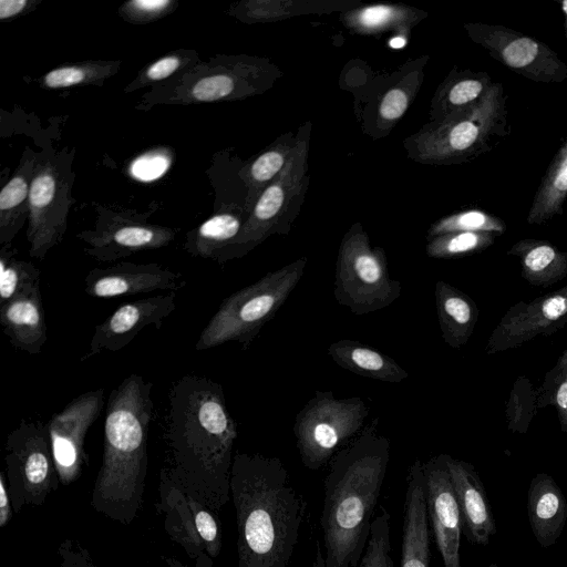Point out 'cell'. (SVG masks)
Instances as JSON below:
<instances>
[{
  "instance_id": "8d00e7d4",
  "label": "cell",
  "mask_w": 567,
  "mask_h": 567,
  "mask_svg": "<svg viewBox=\"0 0 567 567\" xmlns=\"http://www.w3.org/2000/svg\"><path fill=\"white\" fill-rule=\"evenodd\" d=\"M403 12L388 6H373L361 10L355 21L359 27L377 30L390 25L402 17Z\"/></svg>"
},
{
  "instance_id": "2e32d148",
  "label": "cell",
  "mask_w": 567,
  "mask_h": 567,
  "mask_svg": "<svg viewBox=\"0 0 567 567\" xmlns=\"http://www.w3.org/2000/svg\"><path fill=\"white\" fill-rule=\"evenodd\" d=\"M175 299L176 293L172 291L122 303L95 327L89 350L81 361L103 351H120L146 327L159 329L163 321L176 309Z\"/></svg>"
},
{
  "instance_id": "bcb514c9",
  "label": "cell",
  "mask_w": 567,
  "mask_h": 567,
  "mask_svg": "<svg viewBox=\"0 0 567 567\" xmlns=\"http://www.w3.org/2000/svg\"><path fill=\"white\" fill-rule=\"evenodd\" d=\"M27 6L25 0H1L0 1V18H11L21 12Z\"/></svg>"
},
{
  "instance_id": "4fadbf2b",
  "label": "cell",
  "mask_w": 567,
  "mask_h": 567,
  "mask_svg": "<svg viewBox=\"0 0 567 567\" xmlns=\"http://www.w3.org/2000/svg\"><path fill=\"white\" fill-rule=\"evenodd\" d=\"M567 323V286L529 302L513 305L502 317L485 347L487 354L515 349L538 336H550Z\"/></svg>"
},
{
  "instance_id": "f907efd6",
  "label": "cell",
  "mask_w": 567,
  "mask_h": 567,
  "mask_svg": "<svg viewBox=\"0 0 567 567\" xmlns=\"http://www.w3.org/2000/svg\"><path fill=\"white\" fill-rule=\"evenodd\" d=\"M487 567H498V565L497 564H491Z\"/></svg>"
},
{
  "instance_id": "cb8c5ba5",
  "label": "cell",
  "mask_w": 567,
  "mask_h": 567,
  "mask_svg": "<svg viewBox=\"0 0 567 567\" xmlns=\"http://www.w3.org/2000/svg\"><path fill=\"white\" fill-rule=\"evenodd\" d=\"M327 352L339 367L358 375L390 383H399L409 377L394 359L360 341L338 340Z\"/></svg>"
},
{
  "instance_id": "52a82bcc",
  "label": "cell",
  "mask_w": 567,
  "mask_h": 567,
  "mask_svg": "<svg viewBox=\"0 0 567 567\" xmlns=\"http://www.w3.org/2000/svg\"><path fill=\"white\" fill-rule=\"evenodd\" d=\"M402 292L389 274L385 252L371 247L367 234L354 226L344 236L337 258L333 295L354 315H368L394 302Z\"/></svg>"
},
{
  "instance_id": "f6af8a7d",
  "label": "cell",
  "mask_w": 567,
  "mask_h": 567,
  "mask_svg": "<svg viewBox=\"0 0 567 567\" xmlns=\"http://www.w3.org/2000/svg\"><path fill=\"white\" fill-rule=\"evenodd\" d=\"M161 558L168 567H189L172 556L162 555ZM194 561V567H214L213 558L206 553L199 554Z\"/></svg>"
},
{
  "instance_id": "7dc6e473",
  "label": "cell",
  "mask_w": 567,
  "mask_h": 567,
  "mask_svg": "<svg viewBox=\"0 0 567 567\" xmlns=\"http://www.w3.org/2000/svg\"><path fill=\"white\" fill-rule=\"evenodd\" d=\"M312 567H327L324 560V554L321 548V544L319 540L316 542V551L313 557Z\"/></svg>"
},
{
  "instance_id": "277c9868",
  "label": "cell",
  "mask_w": 567,
  "mask_h": 567,
  "mask_svg": "<svg viewBox=\"0 0 567 567\" xmlns=\"http://www.w3.org/2000/svg\"><path fill=\"white\" fill-rule=\"evenodd\" d=\"M152 389L151 382L134 373L114 388L107 400L102 464L91 505L123 525L133 523L144 503L147 437L154 413Z\"/></svg>"
},
{
  "instance_id": "f546056e",
  "label": "cell",
  "mask_w": 567,
  "mask_h": 567,
  "mask_svg": "<svg viewBox=\"0 0 567 567\" xmlns=\"http://www.w3.org/2000/svg\"><path fill=\"white\" fill-rule=\"evenodd\" d=\"M494 233L458 231L433 237L429 240V257L451 259L481 252L495 243Z\"/></svg>"
},
{
  "instance_id": "681fc988",
  "label": "cell",
  "mask_w": 567,
  "mask_h": 567,
  "mask_svg": "<svg viewBox=\"0 0 567 567\" xmlns=\"http://www.w3.org/2000/svg\"><path fill=\"white\" fill-rule=\"evenodd\" d=\"M560 7H561V11L565 17L564 30H565V37L567 38V0H563Z\"/></svg>"
},
{
  "instance_id": "836d02e7",
  "label": "cell",
  "mask_w": 567,
  "mask_h": 567,
  "mask_svg": "<svg viewBox=\"0 0 567 567\" xmlns=\"http://www.w3.org/2000/svg\"><path fill=\"white\" fill-rule=\"evenodd\" d=\"M390 513L384 506L371 524L370 536L359 567H394L390 542Z\"/></svg>"
},
{
  "instance_id": "5bb4252c",
  "label": "cell",
  "mask_w": 567,
  "mask_h": 567,
  "mask_svg": "<svg viewBox=\"0 0 567 567\" xmlns=\"http://www.w3.org/2000/svg\"><path fill=\"white\" fill-rule=\"evenodd\" d=\"M446 455L440 454L422 462L426 512L444 567H462V519Z\"/></svg>"
},
{
  "instance_id": "d590c367",
  "label": "cell",
  "mask_w": 567,
  "mask_h": 567,
  "mask_svg": "<svg viewBox=\"0 0 567 567\" xmlns=\"http://www.w3.org/2000/svg\"><path fill=\"white\" fill-rule=\"evenodd\" d=\"M168 166L169 159L166 155L153 152L135 159L131 166V173L140 181L150 182L161 177Z\"/></svg>"
},
{
  "instance_id": "7bdbcfd3",
  "label": "cell",
  "mask_w": 567,
  "mask_h": 567,
  "mask_svg": "<svg viewBox=\"0 0 567 567\" xmlns=\"http://www.w3.org/2000/svg\"><path fill=\"white\" fill-rule=\"evenodd\" d=\"M181 64V60L175 55H168L153 63L146 71L150 80H163L174 73Z\"/></svg>"
},
{
  "instance_id": "e575fe53",
  "label": "cell",
  "mask_w": 567,
  "mask_h": 567,
  "mask_svg": "<svg viewBox=\"0 0 567 567\" xmlns=\"http://www.w3.org/2000/svg\"><path fill=\"white\" fill-rule=\"evenodd\" d=\"M234 89V81L225 74H215L198 81L192 94L195 100L210 102L223 99L230 94Z\"/></svg>"
},
{
  "instance_id": "30bf717a",
  "label": "cell",
  "mask_w": 567,
  "mask_h": 567,
  "mask_svg": "<svg viewBox=\"0 0 567 567\" xmlns=\"http://www.w3.org/2000/svg\"><path fill=\"white\" fill-rule=\"evenodd\" d=\"M155 508L164 518L166 534L190 559L202 553L218 557L223 540L217 514L173 481L163 467Z\"/></svg>"
},
{
  "instance_id": "7402d4cb",
  "label": "cell",
  "mask_w": 567,
  "mask_h": 567,
  "mask_svg": "<svg viewBox=\"0 0 567 567\" xmlns=\"http://www.w3.org/2000/svg\"><path fill=\"white\" fill-rule=\"evenodd\" d=\"M174 237L171 229L142 225L113 227L100 235L86 236L87 252L100 261H113L133 252L167 245Z\"/></svg>"
},
{
  "instance_id": "d6986e66",
  "label": "cell",
  "mask_w": 567,
  "mask_h": 567,
  "mask_svg": "<svg viewBox=\"0 0 567 567\" xmlns=\"http://www.w3.org/2000/svg\"><path fill=\"white\" fill-rule=\"evenodd\" d=\"M422 462L415 460L406 476L401 567H430V526Z\"/></svg>"
},
{
  "instance_id": "9a60e30c",
  "label": "cell",
  "mask_w": 567,
  "mask_h": 567,
  "mask_svg": "<svg viewBox=\"0 0 567 567\" xmlns=\"http://www.w3.org/2000/svg\"><path fill=\"white\" fill-rule=\"evenodd\" d=\"M69 186L49 164L40 167L31 179L29 194L30 256L42 259L65 230L70 206Z\"/></svg>"
},
{
  "instance_id": "d4e9b609",
  "label": "cell",
  "mask_w": 567,
  "mask_h": 567,
  "mask_svg": "<svg viewBox=\"0 0 567 567\" xmlns=\"http://www.w3.org/2000/svg\"><path fill=\"white\" fill-rule=\"evenodd\" d=\"M507 255L519 258L522 278L532 286L547 288L567 277V251L547 240L520 239Z\"/></svg>"
},
{
  "instance_id": "d6a6232c",
  "label": "cell",
  "mask_w": 567,
  "mask_h": 567,
  "mask_svg": "<svg viewBox=\"0 0 567 567\" xmlns=\"http://www.w3.org/2000/svg\"><path fill=\"white\" fill-rule=\"evenodd\" d=\"M536 412V390L528 378L518 377L506 404L505 416L508 430L525 434Z\"/></svg>"
},
{
  "instance_id": "4316f807",
  "label": "cell",
  "mask_w": 567,
  "mask_h": 567,
  "mask_svg": "<svg viewBox=\"0 0 567 567\" xmlns=\"http://www.w3.org/2000/svg\"><path fill=\"white\" fill-rule=\"evenodd\" d=\"M28 162L23 168L9 181L0 193V244L10 245L12 238L23 224L29 209V194L32 173Z\"/></svg>"
},
{
  "instance_id": "74e56055",
  "label": "cell",
  "mask_w": 567,
  "mask_h": 567,
  "mask_svg": "<svg viewBox=\"0 0 567 567\" xmlns=\"http://www.w3.org/2000/svg\"><path fill=\"white\" fill-rule=\"evenodd\" d=\"M58 553L60 567H96L89 549L73 539L63 540L58 548Z\"/></svg>"
},
{
  "instance_id": "7c38bea8",
  "label": "cell",
  "mask_w": 567,
  "mask_h": 567,
  "mask_svg": "<svg viewBox=\"0 0 567 567\" xmlns=\"http://www.w3.org/2000/svg\"><path fill=\"white\" fill-rule=\"evenodd\" d=\"M103 406L104 389L91 390L74 398L48 421L52 455L63 486L75 482L87 464L85 437Z\"/></svg>"
},
{
  "instance_id": "ac0fdd59",
  "label": "cell",
  "mask_w": 567,
  "mask_h": 567,
  "mask_svg": "<svg viewBox=\"0 0 567 567\" xmlns=\"http://www.w3.org/2000/svg\"><path fill=\"white\" fill-rule=\"evenodd\" d=\"M451 482L458 504L462 530L473 545L486 546L497 532L485 486L475 467L446 455Z\"/></svg>"
},
{
  "instance_id": "484cf974",
  "label": "cell",
  "mask_w": 567,
  "mask_h": 567,
  "mask_svg": "<svg viewBox=\"0 0 567 567\" xmlns=\"http://www.w3.org/2000/svg\"><path fill=\"white\" fill-rule=\"evenodd\" d=\"M567 199V137L556 152L536 190L527 215L529 225H540L561 215Z\"/></svg>"
},
{
  "instance_id": "6da1fadb",
  "label": "cell",
  "mask_w": 567,
  "mask_h": 567,
  "mask_svg": "<svg viewBox=\"0 0 567 567\" xmlns=\"http://www.w3.org/2000/svg\"><path fill=\"white\" fill-rule=\"evenodd\" d=\"M236 421L223 386L186 374L168 392L163 440L168 476L218 514L230 499Z\"/></svg>"
},
{
  "instance_id": "8992f818",
  "label": "cell",
  "mask_w": 567,
  "mask_h": 567,
  "mask_svg": "<svg viewBox=\"0 0 567 567\" xmlns=\"http://www.w3.org/2000/svg\"><path fill=\"white\" fill-rule=\"evenodd\" d=\"M508 134L507 95L502 83H493L478 103L425 135V157L441 163L471 161L494 150Z\"/></svg>"
},
{
  "instance_id": "4dcf8cb0",
  "label": "cell",
  "mask_w": 567,
  "mask_h": 567,
  "mask_svg": "<svg viewBox=\"0 0 567 567\" xmlns=\"http://www.w3.org/2000/svg\"><path fill=\"white\" fill-rule=\"evenodd\" d=\"M548 405L556 409L561 432H567V348L536 389L537 410Z\"/></svg>"
},
{
  "instance_id": "e0dca14e",
  "label": "cell",
  "mask_w": 567,
  "mask_h": 567,
  "mask_svg": "<svg viewBox=\"0 0 567 567\" xmlns=\"http://www.w3.org/2000/svg\"><path fill=\"white\" fill-rule=\"evenodd\" d=\"M84 290L95 298H115L148 293L156 290L176 291L186 285L184 276L158 264L121 262L94 268L84 279Z\"/></svg>"
},
{
  "instance_id": "ffe728a7",
  "label": "cell",
  "mask_w": 567,
  "mask_h": 567,
  "mask_svg": "<svg viewBox=\"0 0 567 567\" xmlns=\"http://www.w3.org/2000/svg\"><path fill=\"white\" fill-rule=\"evenodd\" d=\"M0 324L17 350L40 353L48 340L40 286L1 305Z\"/></svg>"
},
{
  "instance_id": "9c48e42d",
  "label": "cell",
  "mask_w": 567,
  "mask_h": 567,
  "mask_svg": "<svg viewBox=\"0 0 567 567\" xmlns=\"http://www.w3.org/2000/svg\"><path fill=\"white\" fill-rule=\"evenodd\" d=\"M6 478L13 513L24 506H41L60 480L55 468L47 423L22 420L7 436Z\"/></svg>"
},
{
  "instance_id": "ee69618b",
  "label": "cell",
  "mask_w": 567,
  "mask_h": 567,
  "mask_svg": "<svg viewBox=\"0 0 567 567\" xmlns=\"http://www.w3.org/2000/svg\"><path fill=\"white\" fill-rule=\"evenodd\" d=\"M12 501L8 491L6 474L0 473V527H4L12 518Z\"/></svg>"
},
{
  "instance_id": "603a6c76",
  "label": "cell",
  "mask_w": 567,
  "mask_h": 567,
  "mask_svg": "<svg viewBox=\"0 0 567 567\" xmlns=\"http://www.w3.org/2000/svg\"><path fill=\"white\" fill-rule=\"evenodd\" d=\"M435 307L443 340L453 349H460L471 338L480 310L465 292L444 280L435 282Z\"/></svg>"
},
{
  "instance_id": "ab89813d",
  "label": "cell",
  "mask_w": 567,
  "mask_h": 567,
  "mask_svg": "<svg viewBox=\"0 0 567 567\" xmlns=\"http://www.w3.org/2000/svg\"><path fill=\"white\" fill-rule=\"evenodd\" d=\"M285 164V156L280 151L274 150L259 156L250 168L254 181L264 183L271 179Z\"/></svg>"
},
{
  "instance_id": "1f68e13d",
  "label": "cell",
  "mask_w": 567,
  "mask_h": 567,
  "mask_svg": "<svg viewBox=\"0 0 567 567\" xmlns=\"http://www.w3.org/2000/svg\"><path fill=\"white\" fill-rule=\"evenodd\" d=\"M458 231L494 233L499 236L506 231V224L486 212L470 209L450 215L433 224L429 230V237Z\"/></svg>"
},
{
  "instance_id": "7a4b0ae2",
  "label": "cell",
  "mask_w": 567,
  "mask_h": 567,
  "mask_svg": "<svg viewBox=\"0 0 567 567\" xmlns=\"http://www.w3.org/2000/svg\"><path fill=\"white\" fill-rule=\"evenodd\" d=\"M230 497L236 512L238 567H288L308 505L282 461L236 452Z\"/></svg>"
},
{
  "instance_id": "83f0119b",
  "label": "cell",
  "mask_w": 567,
  "mask_h": 567,
  "mask_svg": "<svg viewBox=\"0 0 567 567\" xmlns=\"http://www.w3.org/2000/svg\"><path fill=\"white\" fill-rule=\"evenodd\" d=\"M492 85L491 76L483 71L453 74L441 96L442 121L474 106L487 94Z\"/></svg>"
},
{
  "instance_id": "f35d334b",
  "label": "cell",
  "mask_w": 567,
  "mask_h": 567,
  "mask_svg": "<svg viewBox=\"0 0 567 567\" xmlns=\"http://www.w3.org/2000/svg\"><path fill=\"white\" fill-rule=\"evenodd\" d=\"M90 70L83 66H63L50 71L44 76V84L51 89L69 87L86 81Z\"/></svg>"
},
{
  "instance_id": "f1b7e54d",
  "label": "cell",
  "mask_w": 567,
  "mask_h": 567,
  "mask_svg": "<svg viewBox=\"0 0 567 567\" xmlns=\"http://www.w3.org/2000/svg\"><path fill=\"white\" fill-rule=\"evenodd\" d=\"M40 286V270L29 261L14 258L10 245L0 252V306Z\"/></svg>"
},
{
  "instance_id": "ba28073f",
  "label": "cell",
  "mask_w": 567,
  "mask_h": 567,
  "mask_svg": "<svg viewBox=\"0 0 567 567\" xmlns=\"http://www.w3.org/2000/svg\"><path fill=\"white\" fill-rule=\"evenodd\" d=\"M369 411L360 396L337 399L331 391L317 390L293 423L303 466L317 471L329 464L338 451L359 435Z\"/></svg>"
},
{
  "instance_id": "60d3db41",
  "label": "cell",
  "mask_w": 567,
  "mask_h": 567,
  "mask_svg": "<svg viewBox=\"0 0 567 567\" xmlns=\"http://www.w3.org/2000/svg\"><path fill=\"white\" fill-rule=\"evenodd\" d=\"M408 95L401 89L390 90L383 97L380 105V114L388 121L399 118L408 107Z\"/></svg>"
},
{
  "instance_id": "b9f144b4",
  "label": "cell",
  "mask_w": 567,
  "mask_h": 567,
  "mask_svg": "<svg viewBox=\"0 0 567 567\" xmlns=\"http://www.w3.org/2000/svg\"><path fill=\"white\" fill-rule=\"evenodd\" d=\"M172 2L169 0H134L127 6L130 11L138 18L156 17L165 11Z\"/></svg>"
},
{
  "instance_id": "5b68a950",
  "label": "cell",
  "mask_w": 567,
  "mask_h": 567,
  "mask_svg": "<svg viewBox=\"0 0 567 567\" xmlns=\"http://www.w3.org/2000/svg\"><path fill=\"white\" fill-rule=\"evenodd\" d=\"M307 262L302 257L226 297L203 329L195 349L207 350L226 342L247 349L297 287Z\"/></svg>"
},
{
  "instance_id": "44dd1931",
  "label": "cell",
  "mask_w": 567,
  "mask_h": 567,
  "mask_svg": "<svg viewBox=\"0 0 567 567\" xmlns=\"http://www.w3.org/2000/svg\"><path fill=\"white\" fill-rule=\"evenodd\" d=\"M530 529L543 548L553 546L567 522V499L553 476L538 473L527 492Z\"/></svg>"
},
{
  "instance_id": "3957f363",
  "label": "cell",
  "mask_w": 567,
  "mask_h": 567,
  "mask_svg": "<svg viewBox=\"0 0 567 567\" xmlns=\"http://www.w3.org/2000/svg\"><path fill=\"white\" fill-rule=\"evenodd\" d=\"M373 419L329 462L320 515L327 567H358L390 460V442Z\"/></svg>"
},
{
  "instance_id": "8fae6325",
  "label": "cell",
  "mask_w": 567,
  "mask_h": 567,
  "mask_svg": "<svg viewBox=\"0 0 567 567\" xmlns=\"http://www.w3.org/2000/svg\"><path fill=\"white\" fill-rule=\"evenodd\" d=\"M471 39L513 72L540 83L567 81V64L544 42L501 24L470 23Z\"/></svg>"
},
{
  "instance_id": "c3c4849f",
  "label": "cell",
  "mask_w": 567,
  "mask_h": 567,
  "mask_svg": "<svg viewBox=\"0 0 567 567\" xmlns=\"http://www.w3.org/2000/svg\"><path fill=\"white\" fill-rule=\"evenodd\" d=\"M404 44H405V40L401 37L393 38L390 41V45L395 49L402 48Z\"/></svg>"
}]
</instances>
